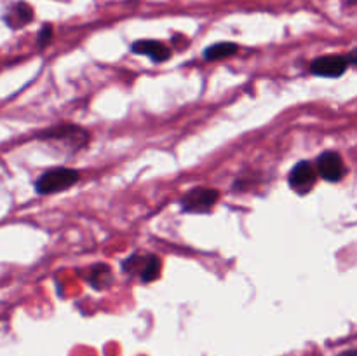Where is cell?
<instances>
[{
	"mask_svg": "<svg viewBox=\"0 0 357 356\" xmlns=\"http://www.w3.org/2000/svg\"><path fill=\"white\" fill-rule=\"evenodd\" d=\"M160 258L153 253H135L122 260V271L128 276L138 278L142 283L155 281L160 274Z\"/></svg>",
	"mask_w": 357,
	"mask_h": 356,
	"instance_id": "cell-1",
	"label": "cell"
},
{
	"mask_svg": "<svg viewBox=\"0 0 357 356\" xmlns=\"http://www.w3.org/2000/svg\"><path fill=\"white\" fill-rule=\"evenodd\" d=\"M79 171L72 170V168H56V170L45 171L44 175L37 178L35 191L42 195L58 194V192L73 187L79 181Z\"/></svg>",
	"mask_w": 357,
	"mask_h": 356,
	"instance_id": "cell-2",
	"label": "cell"
},
{
	"mask_svg": "<svg viewBox=\"0 0 357 356\" xmlns=\"http://www.w3.org/2000/svg\"><path fill=\"white\" fill-rule=\"evenodd\" d=\"M40 140H52V142H63L72 150H80L89 142V133L84 128L75 124H59L49 128L38 135Z\"/></svg>",
	"mask_w": 357,
	"mask_h": 356,
	"instance_id": "cell-3",
	"label": "cell"
},
{
	"mask_svg": "<svg viewBox=\"0 0 357 356\" xmlns=\"http://www.w3.org/2000/svg\"><path fill=\"white\" fill-rule=\"evenodd\" d=\"M220 192L209 187H195L185 192L180 199V208L185 213H208L218 202Z\"/></svg>",
	"mask_w": 357,
	"mask_h": 356,
	"instance_id": "cell-4",
	"label": "cell"
},
{
	"mask_svg": "<svg viewBox=\"0 0 357 356\" xmlns=\"http://www.w3.org/2000/svg\"><path fill=\"white\" fill-rule=\"evenodd\" d=\"M349 58L347 56L340 54H330V56H319V58L314 59L310 63V72L314 75L319 77H328V79H337L342 77L349 68Z\"/></svg>",
	"mask_w": 357,
	"mask_h": 356,
	"instance_id": "cell-5",
	"label": "cell"
},
{
	"mask_svg": "<svg viewBox=\"0 0 357 356\" xmlns=\"http://www.w3.org/2000/svg\"><path fill=\"white\" fill-rule=\"evenodd\" d=\"M317 177H319V173H317V168L312 163H309V161H300L289 171V187L295 192H298V194H307L316 185Z\"/></svg>",
	"mask_w": 357,
	"mask_h": 356,
	"instance_id": "cell-6",
	"label": "cell"
},
{
	"mask_svg": "<svg viewBox=\"0 0 357 356\" xmlns=\"http://www.w3.org/2000/svg\"><path fill=\"white\" fill-rule=\"evenodd\" d=\"M316 168L319 177L326 181H340L345 177V171H347L342 156L338 152H333V150L321 154L316 161Z\"/></svg>",
	"mask_w": 357,
	"mask_h": 356,
	"instance_id": "cell-7",
	"label": "cell"
},
{
	"mask_svg": "<svg viewBox=\"0 0 357 356\" xmlns=\"http://www.w3.org/2000/svg\"><path fill=\"white\" fill-rule=\"evenodd\" d=\"M33 16H35L33 7H31L28 2L20 0V2H14L7 7L2 20L10 30H20V28H24L26 24H30L31 21H33Z\"/></svg>",
	"mask_w": 357,
	"mask_h": 356,
	"instance_id": "cell-8",
	"label": "cell"
},
{
	"mask_svg": "<svg viewBox=\"0 0 357 356\" xmlns=\"http://www.w3.org/2000/svg\"><path fill=\"white\" fill-rule=\"evenodd\" d=\"M131 51L135 52V54L146 56V58L152 59L153 63H162L171 58L169 47L159 40H136L135 44L131 45Z\"/></svg>",
	"mask_w": 357,
	"mask_h": 356,
	"instance_id": "cell-9",
	"label": "cell"
},
{
	"mask_svg": "<svg viewBox=\"0 0 357 356\" xmlns=\"http://www.w3.org/2000/svg\"><path fill=\"white\" fill-rule=\"evenodd\" d=\"M86 281L96 290H107L108 286L114 285V274L107 264H96L86 274Z\"/></svg>",
	"mask_w": 357,
	"mask_h": 356,
	"instance_id": "cell-10",
	"label": "cell"
},
{
	"mask_svg": "<svg viewBox=\"0 0 357 356\" xmlns=\"http://www.w3.org/2000/svg\"><path fill=\"white\" fill-rule=\"evenodd\" d=\"M237 51H239V45L234 44V42H218V44H213L208 49H204V58L209 61H218V59H225L237 54Z\"/></svg>",
	"mask_w": 357,
	"mask_h": 356,
	"instance_id": "cell-11",
	"label": "cell"
},
{
	"mask_svg": "<svg viewBox=\"0 0 357 356\" xmlns=\"http://www.w3.org/2000/svg\"><path fill=\"white\" fill-rule=\"evenodd\" d=\"M52 40V27L49 23H45L44 27L38 30V35H37V45L38 49H44L47 47L49 44H51Z\"/></svg>",
	"mask_w": 357,
	"mask_h": 356,
	"instance_id": "cell-12",
	"label": "cell"
},
{
	"mask_svg": "<svg viewBox=\"0 0 357 356\" xmlns=\"http://www.w3.org/2000/svg\"><path fill=\"white\" fill-rule=\"evenodd\" d=\"M347 58H349V63H352V65H357V47L354 49V51H351V54H349Z\"/></svg>",
	"mask_w": 357,
	"mask_h": 356,
	"instance_id": "cell-13",
	"label": "cell"
},
{
	"mask_svg": "<svg viewBox=\"0 0 357 356\" xmlns=\"http://www.w3.org/2000/svg\"><path fill=\"white\" fill-rule=\"evenodd\" d=\"M340 356H357V349H356V351H347V353H344V355H340Z\"/></svg>",
	"mask_w": 357,
	"mask_h": 356,
	"instance_id": "cell-14",
	"label": "cell"
},
{
	"mask_svg": "<svg viewBox=\"0 0 357 356\" xmlns=\"http://www.w3.org/2000/svg\"><path fill=\"white\" fill-rule=\"evenodd\" d=\"M345 3L347 6H357V0H345Z\"/></svg>",
	"mask_w": 357,
	"mask_h": 356,
	"instance_id": "cell-15",
	"label": "cell"
}]
</instances>
